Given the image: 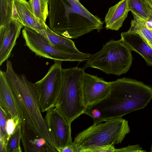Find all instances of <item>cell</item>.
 Here are the masks:
<instances>
[{
  "mask_svg": "<svg viewBox=\"0 0 152 152\" xmlns=\"http://www.w3.org/2000/svg\"><path fill=\"white\" fill-rule=\"evenodd\" d=\"M23 26L21 23L14 19L0 26V66L10 57Z\"/></svg>",
  "mask_w": 152,
  "mask_h": 152,
  "instance_id": "8fae6325",
  "label": "cell"
},
{
  "mask_svg": "<svg viewBox=\"0 0 152 152\" xmlns=\"http://www.w3.org/2000/svg\"><path fill=\"white\" fill-rule=\"evenodd\" d=\"M45 33L44 38L52 46L66 52H80L76 48L72 40L55 33L48 26L45 30Z\"/></svg>",
  "mask_w": 152,
  "mask_h": 152,
  "instance_id": "e0dca14e",
  "label": "cell"
},
{
  "mask_svg": "<svg viewBox=\"0 0 152 152\" xmlns=\"http://www.w3.org/2000/svg\"><path fill=\"white\" fill-rule=\"evenodd\" d=\"M115 149L114 145L95 146L81 149L80 152H113Z\"/></svg>",
  "mask_w": 152,
  "mask_h": 152,
  "instance_id": "603a6c76",
  "label": "cell"
},
{
  "mask_svg": "<svg viewBox=\"0 0 152 152\" xmlns=\"http://www.w3.org/2000/svg\"><path fill=\"white\" fill-rule=\"evenodd\" d=\"M18 124V123L16 122L12 118H9L7 121L6 129L7 142L10 137L14 132L16 126Z\"/></svg>",
  "mask_w": 152,
  "mask_h": 152,
  "instance_id": "d4e9b609",
  "label": "cell"
},
{
  "mask_svg": "<svg viewBox=\"0 0 152 152\" xmlns=\"http://www.w3.org/2000/svg\"><path fill=\"white\" fill-rule=\"evenodd\" d=\"M130 132L128 121L117 118L92 125L79 133L74 142L81 149L95 146L114 145L121 143Z\"/></svg>",
  "mask_w": 152,
  "mask_h": 152,
  "instance_id": "5b68a950",
  "label": "cell"
},
{
  "mask_svg": "<svg viewBox=\"0 0 152 152\" xmlns=\"http://www.w3.org/2000/svg\"><path fill=\"white\" fill-rule=\"evenodd\" d=\"M49 9L48 27L66 38L76 39L103 28L101 18L90 12L78 0H49Z\"/></svg>",
  "mask_w": 152,
  "mask_h": 152,
  "instance_id": "3957f363",
  "label": "cell"
},
{
  "mask_svg": "<svg viewBox=\"0 0 152 152\" xmlns=\"http://www.w3.org/2000/svg\"><path fill=\"white\" fill-rule=\"evenodd\" d=\"M0 107V137H3L7 136L6 129V121L10 118L3 109Z\"/></svg>",
  "mask_w": 152,
  "mask_h": 152,
  "instance_id": "cb8c5ba5",
  "label": "cell"
},
{
  "mask_svg": "<svg viewBox=\"0 0 152 152\" xmlns=\"http://www.w3.org/2000/svg\"><path fill=\"white\" fill-rule=\"evenodd\" d=\"M17 10L24 27L30 28L44 38L48 26L42 23L34 15L26 0H15Z\"/></svg>",
  "mask_w": 152,
  "mask_h": 152,
  "instance_id": "5bb4252c",
  "label": "cell"
},
{
  "mask_svg": "<svg viewBox=\"0 0 152 152\" xmlns=\"http://www.w3.org/2000/svg\"><path fill=\"white\" fill-rule=\"evenodd\" d=\"M129 11L127 0H121L110 7L105 18L106 29L119 30L127 18Z\"/></svg>",
  "mask_w": 152,
  "mask_h": 152,
  "instance_id": "2e32d148",
  "label": "cell"
},
{
  "mask_svg": "<svg viewBox=\"0 0 152 152\" xmlns=\"http://www.w3.org/2000/svg\"><path fill=\"white\" fill-rule=\"evenodd\" d=\"M152 4V0H148Z\"/></svg>",
  "mask_w": 152,
  "mask_h": 152,
  "instance_id": "f1b7e54d",
  "label": "cell"
},
{
  "mask_svg": "<svg viewBox=\"0 0 152 152\" xmlns=\"http://www.w3.org/2000/svg\"><path fill=\"white\" fill-rule=\"evenodd\" d=\"M14 0H0V26L5 25L13 20Z\"/></svg>",
  "mask_w": 152,
  "mask_h": 152,
  "instance_id": "44dd1931",
  "label": "cell"
},
{
  "mask_svg": "<svg viewBox=\"0 0 152 152\" xmlns=\"http://www.w3.org/2000/svg\"><path fill=\"white\" fill-rule=\"evenodd\" d=\"M110 90V82H106L102 78L85 73L83 93L84 103L86 107L104 99L108 96Z\"/></svg>",
  "mask_w": 152,
  "mask_h": 152,
  "instance_id": "30bf717a",
  "label": "cell"
},
{
  "mask_svg": "<svg viewBox=\"0 0 152 152\" xmlns=\"http://www.w3.org/2000/svg\"><path fill=\"white\" fill-rule=\"evenodd\" d=\"M0 107L3 109L10 118H12L19 123V119L5 72L1 70H0Z\"/></svg>",
  "mask_w": 152,
  "mask_h": 152,
  "instance_id": "9a60e30c",
  "label": "cell"
},
{
  "mask_svg": "<svg viewBox=\"0 0 152 152\" xmlns=\"http://www.w3.org/2000/svg\"><path fill=\"white\" fill-rule=\"evenodd\" d=\"M150 152H152V143L151 145V149H150Z\"/></svg>",
  "mask_w": 152,
  "mask_h": 152,
  "instance_id": "83f0119b",
  "label": "cell"
},
{
  "mask_svg": "<svg viewBox=\"0 0 152 152\" xmlns=\"http://www.w3.org/2000/svg\"><path fill=\"white\" fill-rule=\"evenodd\" d=\"M59 152H79V148L73 142L61 149Z\"/></svg>",
  "mask_w": 152,
  "mask_h": 152,
  "instance_id": "4316f807",
  "label": "cell"
},
{
  "mask_svg": "<svg viewBox=\"0 0 152 152\" xmlns=\"http://www.w3.org/2000/svg\"><path fill=\"white\" fill-rule=\"evenodd\" d=\"M63 69L61 61H55L45 76L34 83L41 112L56 106L62 86Z\"/></svg>",
  "mask_w": 152,
  "mask_h": 152,
  "instance_id": "ba28073f",
  "label": "cell"
},
{
  "mask_svg": "<svg viewBox=\"0 0 152 152\" xmlns=\"http://www.w3.org/2000/svg\"><path fill=\"white\" fill-rule=\"evenodd\" d=\"M132 13L134 19L132 20L128 30L139 33L152 48V22L144 20Z\"/></svg>",
  "mask_w": 152,
  "mask_h": 152,
  "instance_id": "ac0fdd59",
  "label": "cell"
},
{
  "mask_svg": "<svg viewBox=\"0 0 152 152\" xmlns=\"http://www.w3.org/2000/svg\"><path fill=\"white\" fill-rule=\"evenodd\" d=\"M85 69L78 66L63 69L62 86L55 107L70 123L84 114L86 107L83 93Z\"/></svg>",
  "mask_w": 152,
  "mask_h": 152,
  "instance_id": "277c9868",
  "label": "cell"
},
{
  "mask_svg": "<svg viewBox=\"0 0 152 152\" xmlns=\"http://www.w3.org/2000/svg\"><path fill=\"white\" fill-rule=\"evenodd\" d=\"M121 36V40L131 50L140 54L152 67V48L139 33L128 30L122 32Z\"/></svg>",
  "mask_w": 152,
  "mask_h": 152,
  "instance_id": "4fadbf2b",
  "label": "cell"
},
{
  "mask_svg": "<svg viewBox=\"0 0 152 152\" xmlns=\"http://www.w3.org/2000/svg\"><path fill=\"white\" fill-rule=\"evenodd\" d=\"M108 96L87 107L98 109L101 113L100 123L121 118L145 108L152 99V87L136 80L123 77L110 82Z\"/></svg>",
  "mask_w": 152,
  "mask_h": 152,
  "instance_id": "6da1fadb",
  "label": "cell"
},
{
  "mask_svg": "<svg viewBox=\"0 0 152 152\" xmlns=\"http://www.w3.org/2000/svg\"><path fill=\"white\" fill-rule=\"evenodd\" d=\"M45 120L58 152L73 142L71 123L55 107L47 111Z\"/></svg>",
  "mask_w": 152,
  "mask_h": 152,
  "instance_id": "9c48e42d",
  "label": "cell"
},
{
  "mask_svg": "<svg viewBox=\"0 0 152 152\" xmlns=\"http://www.w3.org/2000/svg\"><path fill=\"white\" fill-rule=\"evenodd\" d=\"M22 35L26 45L36 56L55 61H86L92 55L80 52L73 53L59 49L51 45L40 34L24 27Z\"/></svg>",
  "mask_w": 152,
  "mask_h": 152,
  "instance_id": "52a82bcc",
  "label": "cell"
},
{
  "mask_svg": "<svg viewBox=\"0 0 152 152\" xmlns=\"http://www.w3.org/2000/svg\"><path fill=\"white\" fill-rule=\"evenodd\" d=\"M115 152H145L146 151L143 150L139 145H128L120 148H116Z\"/></svg>",
  "mask_w": 152,
  "mask_h": 152,
  "instance_id": "484cf974",
  "label": "cell"
},
{
  "mask_svg": "<svg viewBox=\"0 0 152 152\" xmlns=\"http://www.w3.org/2000/svg\"><path fill=\"white\" fill-rule=\"evenodd\" d=\"M6 66V78L19 119V124L27 125L56 150L53 137L41 114L34 83L28 80L24 75L16 73L10 61L7 60Z\"/></svg>",
  "mask_w": 152,
  "mask_h": 152,
  "instance_id": "7a4b0ae2",
  "label": "cell"
},
{
  "mask_svg": "<svg viewBox=\"0 0 152 152\" xmlns=\"http://www.w3.org/2000/svg\"><path fill=\"white\" fill-rule=\"evenodd\" d=\"M131 50L121 39L107 42L98 52L91 55L83 68L90 67L107 74L118 76L126 73L132 65Z\"/></svg>",
  "mask_w": 152,
  "mask_h": 152,
  "instance_id": "8992f818",
  "label": "cell"
},
{
  "mask_svg": "<svg viewBox=\"0 0 152 152\" xmlns=\"http://www.w3.org/2000/svg\"><path fill=\"white\" fill-rule=\"evenodd\" d=\"M129 11L147 20L150 15L148 0H127Z\"/></svg>",
  "mask_w": 152,
  "mask_h": 152,
  "instance_id": "ffe728a7",
  "label": "cell"
},
{
  "mask_svg": "<svg viewBox=\"0 0 152 152\" xmlns=\"http://www.w3.org/2000/svg\"><path fill=\"white\" fill-rule=\"evenodd\" d=\"M20 126L21 142L26 152H55L46 140L38 135L27 125L19 124Z\"/></svg>",
  "mask_w": 152,
  "mask_h": 152,
  "instance_id": "7c38bea8",
  "label": "cell"
},
{
  "mask_svg": "<svg viewBox=\"0 0 152 152\" xmlns=\"http://www.w3.org/2000/svg\"><path fill=\"white\" fill-rule=\"evenodd\" d=\"M21 134L20 126L18 124L14 132L10 136L7 143V152H21L22 151L20 146Z\"/></svg>",
  "mask_w": 152,
  "mask_h": 152,
  "instance_id": "7402d4cb",
  "label": "cell"
},
{
  "mask_svg": "<svg viewBox=\"0 0 152 152\" xmlns=\"http://www.w3.org/2000/svg\"><path fill=\"white\" fill-rule=\"evenodd\" d=\"M28 2L36 17L42 23L46 24L49 13V0H29Z\"/></svg>",
  "mask_w": 152,
  "mask_h": 152,
  "instance_id": "d6986e66",
  "label": "cell"
}]
</instances>
